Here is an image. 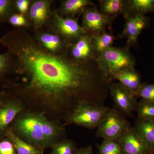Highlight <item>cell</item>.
I'll list each match as a JSON object with an SVG mask.
<instances>
[{
    "label": "cell",
    "instance_id": "cell-21",
    "mask_svg": "<svg viewBox=\"0 0 154 154\" xmlns=\"http://www.w3.org/2000/svg\"><path fill=\"white\" fill-rule=\"evenodd\" d=\"M136 111L137 119L154 122V102L141 99Z\"/></svg>",
    "mask_w": 154,
    "mask_h": 154
},
{
    "label": "cell",
    "instance_id": "cell-15",
    "mask_svg": "<svg viewBox=\"0 0 154 154\" xmlns=\"http://www.w3.org/2000/svg\"><path fill=\"white\" fill-rule=\"evenodd\" d=\"M133 128L151 151H154V122L137 119Z\"/></svg>",
    "mask_w": 154,
    "mask_h": 154
},
{
    "label": "cell",
    "instance_id": "cell-29",
    "mask_svg": "<svg viewBox=\"0 0 154 154\" xmlns=\"http://www.w3.org/2000/svg\"><path fill=\"white\" fill-rule=\"evenodd\" d=\"M0 154H17L13 144L10 140L0 142Z\"/></svg>",
    "mask_w": 154,
    "mask_h": 154
},
{
    "label": "cell",
    "instance_id": "cell-10",
    "mask_svg": "<svg viewBox=\"0 0 154 154\" xmlns=\"http://www.w3.org/2000/svg\"><path fill=\"white\" fill-rule=\"evenodd\" d=\"M122 154H151L152 152L130 125L117 140Z\"/></svg>",
    "mask_w": 154,
    "mask_h": 154
},
{
    "label": "cell",
    "instance_id": "cell-11",
    "mask_svg": "<svg viewBox=\"0 0 154 154\" xmlns=\"http://www.w3.org/2000/svg\"><path fill=\"white\" fill-rule=\"evenodd\" d=\"M69 52L73 58L79 61H88L95 58L93 36L85 33L74 43L69 45Z\"/></svg>",
    "mask_w": 154,
    "mask_h": 154
},
{
    "label": "cell",
    "instance_id": "cell-17",
    "mask_svg": "<svg viewBox=\"0 0 154 154\" xmlns=\"http://www.w3.org/2000/svg\"><path fill=\"white\" fill-rule=\"evenodd\" d=\"M6 133L14 145L17 154H44L43 150L37 148L21 139L12 130H8Z\"/></svg>",
    "mask_w": 154,
    "mask_h": 154
},
{
    "label": "cell",
    "instance_id": "cell-31",
    "mask_svg": "<svg viewBox=\"0 0 154 154\" xmlns=\"http://www.w3.org/2000/svg\"><path fill=\"white\" fill-rule=\"evenodd\" d=\"M75 154H94L93 147L90 145L78 149Z\"/></svg>",
    "mask_w": 154,
    "mask_h": 154
},
{
    "label": "cell",
    "instance_id": "cell-19",
    "mask_svg": "<svg viewBox=\"0 0 154 154\" xmlns=\"http://www.w3.org/2000/svg\"><path fill=\"white\" fill-rule=\"evenodd\" d=\"M99 7L103 15L115 19L123 13L124 0H100Z\"/></svg>",
    "mask_w": 154,
    "mask_h": 154
},
{
    "label": "cell",
    "instance_id": "cell-18",
    "mask_svg": "<svg viewBox=\"0 0 154 154\" xmlns=\"http://www.w3.org/2000/svg\"><path fill=\"white\" fill-rule=\"evenodd\" d=\"M95 6L90 0H65L62 2L61 10L63 15L72 17L79 13H83L87 7Z\"/></svg>",
    "mask_w": 154,
    "mask_h": 154
},
{
    "label": "cell",
    "instance_id": "cell-24",
    "mask_svg": "<svg viewBox=\"0 0 154 154\" xmlns=\"http://www.w3.org/2000/svg\"><path fill=\"white\" fill-rule=\"evenodd\" d=\"M32 3L36 6L39 14L41 26L45 24L50 15V6L51 2L47 0H36Z\"/></svg>",
    "mask_w": 154,
    "mask_h": 154
},
{
    "label": "cell",
    "instance_id": "cell-4",
    "mask_svg": "<svg viewBox=\"0 0 154 154\" xmlns=\"http://www.w3.org/2000/svg\"><path fill=\"white\" fill-rule=\"evenodd\" d=\"M109 108L103 105L83 102L67 116L65 124L76 125L88 129L97 128Z\"/></svg>",
    "mask_w": 154,
    "mask_h": 154
},
{
    "label": "cell",
    "instance_id": "cell-6",
    "mask_svg": "<svg viewBox=\"0 0 154 154\" xmlns=\"http://www.w3.org/2000/svg\"><path fill=\"white\" fill-rule=\"evenodd\" d=\"M109 94L113 99L115 108L125 116H132L138 102L134 93L120 83L112 82L109 86Z\"/></svg>",
    "mask_w": 154,
    "mask_h": 154
},
{
    "label": "cell",
    "instance_id": "cell-22",
    "mask_svg": "<svg viewBox=\"0 0 154 154\" xmlns=\"http://www.w3.org/2000/svg\"><path fill=\"white\" fill-rule=\"evenodd\" d=\"M51 148L50 154H75L78 149L74 141L65 139L54 144Z\"/></svg>",
    "mask_w": 154,
    "mask_h": 154
},
{
    "label": "cell",
    "instance_id": "cell-9",
    "mask_svg": "<svg viewBox=\"0 0 154 154\" xmlns=\"http://www.w3.org/2000/svg\"><path fill=\"white\" fill-rule=\"evenodd\" d=\"M151 19L146 16H136L126 17L122 32V36L127 38L125 47L129 49L131 47H137L138 39L141 32L149 28Z\"/></svg>",
    "mask_w": 154,
    "mask_h": 154
},
{
    "label": "cell",
    "instance_id": "cell-7",
    "mask_svg": "<svg viewBox=\"0 0 154 154\" xmlns=\"http://www.w3.org/2000/svg\"><path fill=\"white\" fill-rule=\"evenodd\" d=\"M53 22L57 34L69 45L74 43L86 33L77 20L72 17H63L54 12Z\"/></svg>",
    "mask_w": 154,
    "mask_h": 154
},
{
    "label": "cell",
    "instance_id": "cell-3",
    "mask_svg": "<svg viewBox=\"0 0 154 154\" xmlns=\"http://www.w3.org/2000/svg\"><path fill=\"white\" fill-rule=\"evenodd\" d=\"M99 68L104 75L113 81L114 75L122 70L135 68V59L129 49L124 47H112L96 57Z\"/></svg>",
    "mask_w": 154,
    "mask_h": 154
},
{
    "label": "cell",
    "instance_id": "cell-14",
    "mask_svg": "<svg viewBox=\"0 0 154 154\" xmlns=\"http://www.w3.org/2000/svg\"><path fill=\"white\" fill-rule=\"evenodd\" d=\"M113 80H117L134 94L142 84L140 75L135 68L122 70L113 76Z\"/></svg>",
    "mask_w": 154,
    "mask_h": 154
},
{
    "label": "cell",
    "instance_id": "cell-16",
    "mask_svg": "<svg viewBox=\"0 0 154 154\" xmlns=\"http://www.w3.org/2000/svg\"><path fill=\"white\" fill-rule=\"evenodd\" d=\"M24 110V105L20 102H11L0 109V130L5 129L16 116Z\"/></svg>",
    "mask_w": 154,
    "mask_h": 154
},
{
    "label": "cell",
    "instance_id": "cell-5",
    "mask_svg": "<svg viewBox=\"0 0 154 154\" xmlns=\"http://www.w3.org/2000/svg\"><path fill=\"white\" fill-rule=\"evenodd\" d=\"M130 125L125 116L115 108H110L97 128L96 137L117 141Z\"/></svg>",
    "mask_w": 154,
    "mask_h": 154
},
{
    "label": "cell",
    "instance_id": "cell-26",
    "mask_svg": "<svg viewBox=\"0 0 154 154\" xmlns=\"http://www.w3.org/2000/svg\"><path fill=\"white\" fill-rule=\"evenodd\" d=\"M13 60L8 52L0 54V77L7 72L12 70Z\"/></svg>",
    "mask_w": 154,
    "mask_h": 154
},
{
    "label": "cell",
    "instance_id": "cell-20",
    "mask_svg": "<svg viewBox=\"0 0 154 154\" xmlns=\"http://www.w3.org/2000/svg\"><path fill=\"white\" fill-rule=\"evenodd\" d=\"M117 38L113 33L106 32L99 35L93 36V44L95 56L112 47L113 42Z\"/></svg>",
    "mask_w": 154,
    "mask_h": 154
},
{
    "label": "cell",
    "instance_id": "cell-1",
    "mask_svg": "<svg viewBox=\"0 0 154 154\" xmlns=\"http://www.w3.org/2000/svg\"><path fill=\"white\" fill-rule=\"evenodd\" d=\"M0 41L12 57V70L19 76V92L25 101L64 120L81 103L104 105L112 82L96 58L81 62L69 49L48 52L25 28L9 32Z\"/></svg>",
    "mask_w": 154,
    "mask_h": 154
},
{
    "label": "cell",
    "instance_id": "cell-32",
    "mask_svg": "<svg viewBox=\"0 0 154 154\" xmlns=\"http://www.w3.org/2000/svg\"><path fill=\"white\" fill-rule=\"evenodd\" d=\"M151 154H154V151L152 152V153H151Z\"/></svg>",
    "mask_w": 154,
    "mask_h": 154
},
{
    "label": "cell",
    "instance_id": "cell-25",
    "mask_svg": "<svg viewBox=\"0 0 154 154\" xmlns=\"http://www.w3.org/2000/svg\"><path fill=\"white\" fill-rule=\"evenodd\" d=\"M134 94L137 98L154 102V83H142Z\"/></svg>",
    "mask_w": 154,
    "mask_h": 154
},
{
    "label": "cell",
    "instance_id": "cell-23",
    "mask_svg": "<svg viewBox=\"0 0 154 154\" xmlns=\"http://www.w3.org/2000/svg\"><path fill=\"white\" fill-rule=\"evenodd\" d=\"M97 147L99 154H122L117 141L104 139Z\"/></svg>",
    "mask_w": 154,
    "mask_h": 154
},
{
    "label": "cell",
    "instance_id": "cell-8",
    "mask_svg": "<svg viewBox=\"0 0 154 154\" xmlns=\"http://www.w3.org/2000/svg\"><path fill=\"white\" fill-rule=\"evenodd\" d=\"M82 16V27L86 33L92 36L105 32L107 25H110L115 19L103 15L96 6L86 8Z\"/></svg>",
    "mask_w": 154,
    "mask_h": 154
},
{
    "label": "cell",
    "instance_id": "cell-28",
    "mask_svg": "<svg viewBox=\"0 0 154 154\" xmlns=\"http://www.w3.org/2000/svg\"><path fill=\"white\" fill-rule=\"evenodd\" d=\"M8 22L11 25L16 27L27 28L29 25V22L25 15L21 14H12L8 18Z\"/></svg>",
    "mask_w": 154,
    "mask_h": 154
},
{
    "label": "cell",
    "instance_id": "cell-2",
    "mask_svg": "<svg viewBox=\"0 0 154 154\" xmlns=\"http://www.w3.org/2000/svg\"><path fill=\"white\" fill-rule=\"evenodd\" d=\"M15 128L23 140L41 149L64 139L65 128L48 120L41 112H25L18 116Z\"/></svg>",
    "mask_w": 154,
    "mask_h": 154
},
{
    "label": "cell",
    "instance_id": "cell-12",
    "mask_svg": "<svg viewBox=\"0 0 154 154\" xmlns=\"http://www.w3.org/2000/svg\"><path fill=\"white\" fill-rule=\"evenodd\" d=\"M35 37L42 47L51 53H60L68 50L69 45L57 33L41 32Z\"/></svg>",
    "mask_w": 154,
    "mask_h": 154
},
{
    "label": "cell",
    "instance_id": "cell-13",
    "mask_svg": "<svg viewBox=\"0 0 154 154\" xmlns=\"http://www.w3.org/2000/svg\"><path fill=\"white\" fill-rule=\"evenodd\" d=\"M154 13V0H124L122 15L126 17Z\"/></svg>",
    "mask_w": 154,
    "mask_h": 154
},
{
    "label": "cell",
    "instance_id": "cell-27",
    "mask_svg": "<svg viewBox=\"0 0 154 154\" xmlns=\"http://www.w3.org/2000/svg\"><path fill=\"white\" fill-rule=\"evenodd\" d=\"M15 8L14 2L10 0H0V20L9 18Z\"/></svg>",
    "mask_w": 154,
    "mask_h": 154
},
{
    "label": "cell",
    "instance_id": "cell-30",
    "mask_svg": "<svg viewBox=\"0 0 154 154\" xmlns=\"http://www.w3.org/2000/svg\"><path fill=\"white\" fill-rule=\"evenodd\" d=\"M14 5L19 14L25 15L28 13L30 2L29 0H17L14 2Z\"/></svg>",
    "mask_w": 154,
    "mask_h": 154
}]
</instances>
